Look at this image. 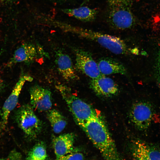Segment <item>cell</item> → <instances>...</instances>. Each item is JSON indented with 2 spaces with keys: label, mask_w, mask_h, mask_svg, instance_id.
<instances>
[{
  "label": "cell",
  "mask_w": 160,
  "mask_h": 160,
  "mask_svg": "<svg viewBox=\"0 0 160 160\" xmlns=\"http://www.w3.org/2000/svg\"><path fill=\"white\" fill-rule=\"evenodd\" d=\"M143 142L137 140L132 143L131 153L135 160H151L144 149Z\"/></svg>",
  "instance_id": "obj_18"
},
{
  "label": "cell",
  "mask_w": 160,
  "mask_h": 160,
  "mask_svg": "<svg viewBox=\"0 0 160 160\" xmlns=\"http://www.w3.org/2000/svg\"><path fill=\"white\" fill-rule=\"evenodd\" d=\"M75 67L78 71L91 79L97 78L102 75L97 63L89 52L78 49H75Z\"/></svg>",
  "instance_id": "obj_8"
},
{
  "label": "cell",
  "mask_w": 160,
  "mask_h": 160,
  "mask_svg": "<svg viewBox=\"0 0 160 160\" xmlns=\"http://www.w3.org/2000/svg\"><path fill=\"white\" fill-rule=\"evenodd\" d=\"M31 106L23 105L16 111L15 119L18 127L25 136L31 139L35 138L42 128L41 121L34 112Z\"/></svg>",
  "instance_id": "obj_4"
},
{
  "label": "cell",
  "mask_w": 160,
  "mask_h": 160,
  "mask_svg": "<svg viewBox=\"0 0 160 160\" xmlns=\"http://www.w3.org/2000/svg\"><path fill=\"white\" fill-rule=\"evenodd\" d=\"M0 160H5V159L2 158H0Z\"/></svg>",
  "instance_id": "obj_25"
},
{
  "label": "cell",
  "mask_w": 160,
  "mask_h": 160,
  "mask_svg": "<svg viewBox=\"0 0 160 160\" xmlns=\"http://www.w3.org/2000/svg\"><path fill=\"white\" fill-rule=\"evenodd\" d=\"M76 32L115 54H127L131 52L124 41L116 36L82 28H78Z\"/></svg>",
  "instance_id": "obj_3"
},
{
  "label": "cell",
  "mask_w": 160,
  "mask_h": 160,
  "mask_svg": "<svg viewBox=\"0 0 160 160\" xmlns=\"http://www.w3.org/2000/svg\"><path fill=\"white\" fill-rule=\"evenodd\" d=\"M26 160H49L45 144L41 142L36 144L29 152Z\"/></svg>",
  "instance_id": "obj_17"
},
{
  "label": "cell",
  "mask_w": 160,
  "mask_h": 160,
  "mask_svg": "<svg viewBox=\"0 0 160 160\" xmlns=\"http://www.w3.org/2000/svg\"><path fill=\"white\" fill-rule=\"evenodd\" d=\"M89 0H84L83 2L81 4V6H82L87 2Z\"/></svg>",
  "instance_id": "obj_24"
},
{
  "label": "cell",
  "mask_w": 160,
  "mask_h": 160,
  "mask_svg": "<svg viewBox=\"0 0 160 160\" xmlns=\"http://www.w3.org/2000/svg\"><path fill=\"white\" fill-rule=\"evenodd\" d=\"M108 21L112 27L119 30L130 28L136 23L131 9L122 7H109Z\"/></svg>",
  "instance_id": "obj_7"
},
{
  "label": "cell",
  "mask_w": 160,
  "mask_h": 160,
  "mask_svg": "<svg viewBox=\"0 0 160 160\" xmlns=\"http://www.w3.org/2000/svg\"><path fill=\"white\" fill-rule=\"evenodd\" d=\"M144 149L151 160H160V150L154 145L143 142Z\"/></svg>",
  "instance_id": "obj_19"
},
{
  "label": "cell",
  "mask_w": 160,
  "mask_h": 160,
  "mask_svg": "<svg viewBox=\"0 0 160 160\" xmlns=\"http://www.w3.org/2000/svg\"><path fill=\"white\" fill-rule=\"evenodd\" d=\"M109 7H122L131 9L132 0H108Z\"/></svg>",
  "instance_id": "obj_20"
},
{
  "label": "cell",
  "mask_w": 160,
  "mask_h": 160,
  "mask_svg": "<svg viewBox=\"0 0 160 160\" xmlns=\"http://www.w3.org/2000/svg\"><path fill=\"white\" fill-rule=\"evenodd\" d=\"M57 88L66 103L76 123L80 127L89 119L99 116L92 107L74 95L68 88L59 85Z\"/></svg>",
  "instance_id": "obj_2"
},
{
  "label": "cell",
  "mask_w": 160,
  "mask_h": 160,
  "mask_svg": "<svg viewBox=\"0 0 160 160\" xmlns=\"http://www.w3.org/2000/svg\"><path fill=\"white\" fill-rule=\"evenodd\" d=\"M74 139V135L72 133L63 134L54 138L53 145L56 159L71 152Z\"/></svg>",
  "instance_id": "obj_13"
},
{
  "label": "cell",
  "mask_w": 160,
  "mask_h": 160,
  "mask_svg": "<svg viewBox=\"0 0 160 160\" xmlns=\"http://www.w3.org/2000/svg\"><path fill=\"white\" fill-rule=\"evenodd\" d=\"M47 117L55 133H60L65 127L67 121L64 117L57 110L55 109L49 110Z\"/></svg>",
  "instance_id": "obj_16"
},
{
  "label": "cell",
  "mask_w": 160,
  "mask_h": 160,
  "mask_svg": "<svg viewBox=\"0 0 160 160\" xmlns=\"http://www.w3.org/2000/svg\"><path fill=\"white\" fill-rule=\"evenodd\" d=\"M156 70L157 80L160 87V50L159 52L156 60Z\"/></svg>",
  "instance_id": "obj_22"
},
{
  "label": "cell",
  "mask_w": 160,
  "mask_h": 160,
  "mask_svg": "<svg viewBox=\"0 0 160 160\" xmlns=\"http://www.w3.org/2000/svg\"><path fill=\"white\" fill-rule=\"evenodd\" d=\"M62 11L69 16L84 22L94 20L98 12L96 9L82 6L77 8L64 9H62Z\"/></svg>",
  "instance_id": "obj_15"
},
{
  "label": "cell",
  "mask_w": 160,
  "mask_h": 160,
  "mask_svg": "<svg viewBox=\"0 0 160 160\" xmlns=\"http://www.w3.org/2000/svg\"><path fill=\"white\" fill-rule=\"evenodd\" d=\"M152 105L149 102L140 101L134 104L130 113V120L135 127L140 130L148 129L154 116Z\"/></svg>",
  "instance_id": "obj_6"
},
{
  "label": "cell",
  "mask_w": 160,
  "mask_h": 160,
  "mask_svg": "<svg viewBox=\"0 0 160 160\" xmlns=\"http://www.w3.org/2000/svg\"><path fill=\"white\" fill-rule=\"evenodd\" d=\"M55 62L58 71L64 79L71 81L78 78L71 59L68 55L58 51L55 55Z\"/></svg>",
  "instance_id": "obj_12"
},
{
  "label": "cell",
  "mask_w": 160,
  "mask_h": 160,
  "mask_svg": "<svg viewBox=\"0 0 160 160\" xmlns=\"http://www.w3.org/2000/svg\"><path fill=\"white\" fill-rule=\"evenodd\" d=\"M57 0V1H63V0Z\"/></svg>",
  "instance_id": "obj_26"
},
{
  "label": "cell",
  "mask_w": 160,
  "mask_h": 160,
  "mask_svg": "<svg viewBox=\"0 0 160 160\" xmlns=\"http://www.w3.org/2000/svg\"><path fill=\"white\" fill-rule=\"evenodd\" d=\"M80 127L105 160H122L114 140L99 116L89 119Z\"/></svg>",
  "instance_id": "obj_1"
},
{
  "label": "cell",
  "mask_w": 160,
  "mask_h": 160,
  "mask_svg": "<svg viewBox=\"0 0 160 160\" xmlns=\"http://www.w3.org/2000/svg\"><path fill=\"white\" fill-rule=\"evenodd\" d=\"M33 78L26 74H22L16 83L11 93L5 101L0 113V132L7 126L8 117L11 112L15 108L23 87L27 81H31Z\"/></svg>",
  "instance_id": "obj_5"
},
{
  "label": "cell",
  "mask_w": 160,
  "mask_h": 160,
  "mask_svg": "<svg viewBox=\"0 0 160 160\" xmlns=\"http://www.w3.org/2000/svg\"><path fill=\"white\" fill-rule=\"evenodd\" d=\"M90 86L96 94L104 97L115 95L119 90L118 86L112 79L103 75L97 78L91 79Z\"/></svg>",
  "instance_id": "obj_11"
},
{
  "label": "cell",
  "mask_w": 160,
  "mask_h": 160,
  "mask_svg": "<svg viewBox=\"0 0 160 160\" xmlns=\"http://www.w3.org/2000/svg\"><path fill=\"white\" fill-rule=\"evenodd\" d=\"M55 160H84L83 154L79 152H71Z\"/></svg>",
  "instance_id": "obj_21"
},
{
  "label": "cell",
  "mask_w": 160,
  "mask_h": 160,
  "mask_svg": "<svg viewBox=\"0 0 160 160\" xmlns=\"http://www.w3.org/2000/svg\"><path fill=\"white\" fill-rule=\"evenodd\" d=\"M30 103L33 108L40 111H48L52 108L51 92L48 89L36 85L30 89Z\"/></svg>",
  "instance_id": "obj_9"
},
{
  "label": "cell",
  "mask_w": 160,
  "mask_h": 160,
  "mask_svg": "<svg viewBox=\"0 0 160 160\" xmlns=\"http://www.w3.org/2000/svg\"><path fill=\"white\" fill-rule=\"evenodd\" d=\"M102 75H108L113 74L125 75L127 71L123 65L112 58L103 57L100 59L97 63Z\"/></svg>",
  "instance_id": "obj_14"
},
{
  "label": "cell",
  "mask_w": 160,
  "mask_h": 160,
  "mask_svg": "<svg viewBox=\"0 0 160 160\" xmlns=\"http://www.w3.org/2000/svg\"><path fill=\"white\" fill-rule=\"evenodd\" d=\"M4 86V83L2 80L0 79V92L2 90Z\"/></svg>",
  "instance_id": "obj_23"
},
{
  "label": "cell",
  "mask_w": 160,
  "mask_h": 160,
  "mask_svg": "<svg viewBox=\"0 0 160 160\" xmlns=\"http://www.w3.org/2000/svg\"><path fill=\"white\" fill-rule=\"evenodd\" d=\"M38 54L36 48L33 44L24 43L15 51L12 57L7 62V66L10 67L21 62L30 64L36 60Z\"/></svg>",
  "instance_id": "obj_10"
}]
</instances>
